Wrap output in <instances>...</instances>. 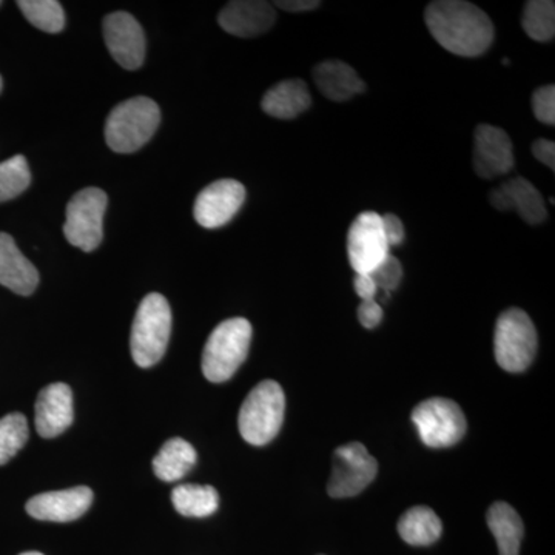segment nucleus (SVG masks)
<instances>
[{
	"label": "nucleus",
	"mask_w": 555,
	"mask_h": 555,
	"mask_svg": "<svg viewBox=\"0 0 555 555\" xmlns=\"http://www.w3.org/2000/svg\"><path fill=\"white\" fill-rule=\"evenodd\" d=\"M353 286H356L358 297L363 301H371L377 297L378 287L371 273H357Z\"/></svg>",
	"instance_id": "nucleus-34"
},
{
	"label": "nucleus",
	"mask_w": 555,
	"mask_h": 555,
	"mask_svg": "<svg viewBox=\"0 0 555 555\" xmlns=\"http://www.w3.org/2000/svg\"><path fill=\"white\" fill-rule=\"evenodd\" d=\"M358 320L364 328H375L383 320V309L375 299L363 301L358 308Z\"/></svg>",
	"instance_id": "nucleus-32"
},
{
	"label": "nucleus",
	"mask_w": 555,
	"mask_h": 555,
	"mask_svg": "<svg viewBox=\"0 0 555 555\" xmlns=\"http://www.w3.org/2000/svg\"><path fill=\"white\" fill-rule=\"evenodd\" d=\"M443 525L430 507L415 506L398 521V534L412 546H429L440 539Z\"/></svg>",
	"instance_id": "nucleus-22"
},
{
	"label": "nucleus",
	"mask_w": 555,
	"mask_h": 555,
	"mask_svg": "<svg viewBox=\"0 0 555 555\" xmlns=\"http://www.w3.org/2000/svg\"><path fill=\"white\" fill-rule=\"evenodd\" d=\"M378 474V463L366 447L349 443L338 448L334 454L327 492L332 499H349L361 494Z\"/></svg>",
	"instance_id": "nucleus-9"
},
{
	"label": "nucleus",
	"mask_w": 555,
	"mask_h": 555,
	"mask_svg": "<svg viewBox=\"0 0 555 555\" xmlns=\"http://www.w3.org/2000/svg\"><path fill=\"white\" fill-rule=\"evenodd\" d=\"M539 338L534 323L521 309H507L495 324L494 352L499 366L506 372H524L534 361Z\"/></svg>",
	"instance_id": "nucleus-6"
},
{
	"label": "nucleus",
	"mask_w": 555,
	"mask_h": 555,
	"mask_svg": "<svg viewBox=\"0 0 555 555\" xmlns=\"http://www.w3.org/2000/svg\"><path fill=\"white\" fill-rule=\"evenodd\" d=\"M30 430L27 418L20 412L0 420V466L7 465L27 444Z\"/></svg>",
	"instance_id": "nucleus-28"
},
{
	"label": "nucleus",
	"mask_w": 555,
	"mask_h": 555,
	"mask_svg": "<svg viewBox=\"0 0 555 555\" xmlns=\"http://www.w3.org/2000/svg\"><path fill=\"white\" fill-rule=\"evenodd\" d=\"M275 7L261 0H235L219 13L222 30L236 38H257L275 25Z\"/></svg>",
	"instance_id": "nucleus-15"
},
{
	"label": "nucleus",
	"mask_w": 555,
	"mask_h": 555,
	"mask_svg": "<svg viewBox=\"0 0 555 555\" xmlns=\"http://www.w3.org/2000/svg\"><path fill=\"white\" fill-rule=\"evenodd\" d=\"M496 210L507 211L516 208L520 218L528 224L537 225L546 221L545 201L532 182L525 178H514L500 185L489 196Z\"/></svg>",
	"instance_id": "nucleus-17"
},
{
	"label": "nucleus",
	"mask_w": 555,
	"mask_h": 555,
	"mask_svg": "<svg viewBox=\"0 0 555 555\" xmlns=\"http://www.w3.org/2000/svg\"><path fill=\"white\" fill-rule=\"evenodd\" d=\"M383 232L389 247L400 246L404 241V224L397 215L387 214L382 217Z\"/></svg>",
	"instance_id": "nucleus-31"
},
{
	"label": "nucleus",
	"mask_w": 555,
	"mask_h": 555,
	"mask_svg": "<svg viewBox=\"0 0 555 555\" xmlns=\"http://www.w3.org/2000/svg\"><path fill=\"white\" fill-rule=\"evenodd\" d=\"M246 201V188L235 179H219L207 185L195 201L196 222L204 229L229 224Z\"/></svg>",
	"instance_id": "nucleus-11"
},
{
	"label": "nucleus",
	"mask_w": 555,
	"mask_h": 555,
	"mask_svg": "<svg viewBox=\"0 0 555 555\" xmlns=\"http://www.w3.org/2000/svg\"><path fill=\"white\" fill-rule=\"evenodd\" d=\"M17 7L27 21L39 30L51 35L64 30L65 13L57 0H20Z\"/></svg>",
	"instance_id": "nucleus-26"
},
{
	"label": "nucleus",
	"mask_w": 555,
	"mask_h": 555,
	"mask_svg": "<svg viewBox=\"0 0 555 555\" xmlns=\"http://www.w3.org/2000/svg\"><path fill=\"white\" fill-rule=\"evenodd\" d=\"M313 79L323 96L334 102L352 100L366 90L356 69L343 61L321 62L313 68Z\"/></svg>",
	"instance_id": "nucleus-19"
},
{
	"label": "nucleus",
	"mask_w": 555,
	"mask_h": 555,
	"mask_svg": "<svg viewBox=\"0 0 555 555\" xmlns=\"http://www.w3.org/2000/svg\"><path fill=\"white\" fill-rule=\"evenodd\" d=\"M160 122V109L150 98H131L120 102L105 122V141L116 153L138 152L153 138Z\"/></svg>",
	"instance_id": "nucleus-2"
},
{
	"label": "nucleus",
	"mask_w": 555,
	"mask_h": 555,
	"mask_svg": "<svg viewBox=\"0 0 555 555\" xmlns=\"http://www.w3.org/2000/svg\"><path fill=\"white\" fill-rule=\"evenodd\" d=\"M171 334L169 301L159 294H150L139 305L131 327V357L139 367H152L166 353Z\"/></svg>",
	"instance_id": "nucleus-4"
},
{
	"label": "nucleus",
	"mask_w": 555,
	"mask_h": 555,
	"mask_svg": "<svg viewBox=\"0 0 555 555\" xmlns=\"http://www.w3.org/2000/svg\"><path fill=\"white\" fill-rule=\"evenodd\" d=\"M412 422L426 447L441 449L454 447L465 437L466 416L455 401L429 398L412 412Z\"/></svg>",
	"instance_id": "nucleus-8"
},
{
	"label": "nucleus",
	"mask_w": 555,
	"mask_h": 555,
	"mask_svg": "<svg viewBox=\"0 0 555 555\" xmlns=\"http://www.w3.org/2000/svg\"><path fill=\"white\" fill-rule=\"evenodd\" d=\"M21 555H43V554H40V553H24V554H21Z\"/></svg>",
	"instance_id": "nucleus-36"
},
{
	"label": "nucleus",
	"mask_w": 555,
	"mask_h": 555,
	"mask_svg": "<svg viewBox=\"0 0 555 555\" xmlns=\"http://www.w3.org/2000/svg\"><path fill=\"white\" fill-rule=\"evenodd\" d=\"M31 184L30 167L22 155L0 163V203L17 198Z\"/></svg>",
	"instance_id": "nucleus-27"
},
{
	"label": "nucleus",
	"mask_w": 555,
	"mask_h": 555,
	"mask_svg": "<svg viewBox=\"0 0 555 555\" xmlns=\"http://www.w3.org/2000/svg\"><path fill=\"white\" fill-rule=\"evenodd\" d=\"M91 502H93L91 489L87 486H78V488L33 496L28 500L27 513L36 520L67 524L82 517L90 509Z\"/></svg>",
	"instance_id": "nucleus-14"
},
{
	"label": "nucleus",
	"mask_w": 555,
	"mask_h": 555,
	"mask_svg": "<svg viewBox=\"0 0 555 555\" xmlns=\"http://www.w3.org/2000/svg\"><path fill=\"white\" fill-rule=\"evenodd\" d=\"M532 112L537 120L546 124V126H554L555 124V87L545 86L540 87L539 90L532 94Z\"/></svg>",
	"instance_id": "nucleus-30"
},
{
	"label": "nucleus",
	"mask_w": 555,
	"mask_h": 555,
	"mask_svg": "<svg viewBox=\"0 0 555 555\" xmlns=\"http://www.w3.org/2000/svg\"><path fill=\"white\" fill-rule=\"evenodd\" d=\"M489 529L495 537L496 547L500 555L520 554L521 540H524V521L518 516L517 511L505 502H496L489 507L488 517Z\"/></svg>",
	"instance_id": "nucleus-21"
},
{
	"label": "nucleus",
	"mask_w": 555,
	"mask_h": 555,
	"mask_svg": "<svg viewBox=\"0 0 555 555\" xmlns=\"http://www.w3.org/2000/svg\"><path fill=\"white\" fill-rule=\"evenodd\" d=\"M514 145L509 134L499 127L481 124L474 133V170L478 177H503L514 169Z\"/></svg>",
	"instance_id": "nucleus-13"
},
{
	"label": "nucleus",
	"mask_w": 555,
	"mask_h": 555,
	"mask_svg": "<svg viewBox=\"0 0 555 555\" xmlns=\"http://www.w3.org/2000/svg\"><path fill=\"white\" fill-rule=\"evenodd\" d=\"M251 334L254 331L246 318H230L215 327L204 347V377L211 383H224L232 378L246 361Z\"/></svg>",
	"instance_id": "nucleus-3"
},
{
	"label": "nucleus",
	"mask_w": 555,
	"mask_h": 555,
	"mask_svg": "<svg viewBox=\"0 0 555 555\" xmlns=\"http://www.w3.org/2000/svg\"><path fill=\"white\" fill-rule=\"evenodd\" d=\"M275 7L288 11V13H306V11L320 9L321 2L318 0H280V2H275Z\"/></svg>",
	"instance_id": "nucleus-35"
},
{
	"label": "nucleus",
	"mask_w": 555,
	"mask_h": 555,
	"mask_svg": "<svg viewBox=\"0 0 555 555\" xmlns=\"http://www.w3.org/2000/svg\"><path fill=\"white\" fill-rule=\"evenodd\" d=\"M2 87H3V82H2V78H0V91H2Z\"/></svg>",
	"instance_id": "nucleus-37"
},
{
	"label": "nucleus",
	"mask_w": 555,
	"mask_h": 555,
	"mask_svg": "<svg viewBox=\"0 0 555 555\" xmlns=\"http://www.w3.org/2000/svg\"><path fill=\"white\" fill-rule=\"evenodd\" d=\"M389 244L383 232L382 215H358L347 233V255L356 273H372L389 257Z\"/></svg>",
	"instance_id": "nucleus-10"
},
{
	"label": "nucleus",
	"mask_w": 555,
	"mask_h": 555,
	"mask_svg": "<svg viewBox=\"0 0 555 555\" xmlns=\"http://www.w3.org/2000/svg\"><path fill=\"white\" fill-rule=\"evenodd\" d=\"M286 411L283 387L266 379L250 390L238 416L240 434L247 443L264 447L280 433Z\"/></svg>",
	"instance_id": "nucleus-5"
},
{
	"label": "nucleus",
	"mask_w": 555,
	"mask_h": 555,
	"mask_svg": "<svg viewBox=\"0 0 555 555\" xmlns=\"http://www.w3.org/2000/svg\"><path fill=\"white\" fill-rule=\"evenodd\" d=\"M312 96L308 83L301 79H288L276 83L262 98L261 107L272 118L295 119L310 108Z\"/></svg>",
	"instance_id": "nucleus-20"
},
{
	"label": "nucleus",
	"mask_w": 555,
	"mask_h": 555,
	"mask_svg": "<svg viewBox=\"0 0 555 555\" xmlns=\"http://www.w3.org/2000/svg\"><path fill=\"white\" fill-rule=\"evenodd\" d=\"M0 284L22 297L31 295L39 284L38 270L9 233H0Z\"/></svg>",
	"instance_id": "nucleus-18"
},
{
	"label": "nucleus",
	"mask_w": 555,
	"mask_h": 555,
	"mask_svg": "<svg viewBox=\"0 0 555 555\" xmlns=\"http://www.w3.org/2000/svg\"><path fill=\"white\" fill-rule=\"evenodd\" d=\"M532 155L540 163L545 164L551 170H555V144L550 139H537L532 144Z\"/></svg>",
	"instance_id": "nucleus-33"
},
{
	"label": "nucleus",
	"mask_w": 555,
	"mask_h": 555,
	"mask_svg": "<svg viewBox=\"0 0 555 555\" xmlns=\"http://www.w3.org/2000/svg\"><path fill=\"white\" fill-rule=\"evenodd\" d=\"M425 21L434 39L456 56H481L494 42L495 28L488 14L465 0L429 3Z\"/></svg>",
	"instance_id": "nucleus-1"
},
{
	"label": "nucleus",
	"mask_w": 555,
	"mask_h": 555,
	"mask_svg": "<svg viewBox=\"0 0 555 555\" xmlns=\"http://www.w3.org/2000/svg\"><path fill=\"white\" fill-rule=\"evenodd\" d=\"M108 198L104 190L89 188L80 190L67 206L64 235L72 246L83 251H93L104 238V215Z\"/></svg>",
	"instance_id": "nucleus-7"
},
{
	"label": "nucleus",
	"mask_w": 555,
	"mask_h": 555,
	"mask_svg": "<svg viewBox=\"0 0 555 555\" xmlns=\"http://www.w3.org/2000/svg\"><path fill=\"white\" fill-rule=\"evenodd\" d=\"M0 7H2V2H0Z\"/></svg>",
	"instance_id": "nucleus-38"
},
{
	"label": "nucleus",
	"mask_w": 555,
	"mask_h": 555,
	"mask_svg": "<svg viewBox=\"0 0 555 555\" xmlns=\"http://www.w3.org/2000/svg\"><path fill=\"white\" fill-rule=\"evenodd\" d=\"M195 463V448L182 438H171L153 460V470L160 480L171 483L181 480Z\"/></svg>",
	"instance_id": "nucleus-23"
},
{
	"label": "nucleus",
	"mask_w": 555,
	"mask_h": 555,
	"mask_svg": "<svg viewBox=\"0 0 555 555\" xmlns=\"http://www.w3.org/2000/svg\"><path fill=\"white\" fill-rule=\"evenodd\" d=\"M73 411L72 387L65 383H54L43 387L36 401V430L40 437L54 438L72 426Z\"/></svg>",
	"instance_id": "nucleus-16"
},
{
	"label": "nucleus",
	"mask_w": 555,
	"mask_h": 555,
	"mask_svg": "<svg viewBox=\"0 0 555 555\" xmlns=\"http://www.w3.org/2000/svg\"><path fill=\"white\" fill-rule=\"evenodd\" d=\"M521 25L529 38L537 42H550L555 36V3L553 0L526 2Z\"/></svg>",
	"instance_id": "nucleus-25"
},
{
	"label": "nucleus",
	"mask_w": 555,
	"mask_h": 555,
	"mask_svg": "<svg viewBox=\"0 0 555 555\" xmlns=\"http://www.w3.org/2000/svg\"><path fill=\"white\" fill-rule=\"evenodd\" d=\"M104 38L109 54L126 69L142 67L145 60V35L130 13L116 11L104 20Z\"/></svg>",
	"instance_id": "nucleus-12"
},
{
	"label": "nucleus",
	"mask_w": 555,
	"mask_h": 555,
	"mask_svg": "<svg viewBox=\"0 0 555 555\" xmlns=\"http://www.w3.org/2000/svg\"><path fill=\"white\" fill-rule=\"evenodd\" d=\"M175 509L184 517H208L217 513L219 495L211 486L181 485L171 492Z\"/></svg>",
	"instance_id": "nucleus-24"
},
{
	"label": "nucleus",
	"mask_w": 555,
	"mask_h": 555,
	"mask_svg": "<svg viewBox=\"0 0 555 555\" xmlns=\"http://www.w3.org/2000/svg\"><path fill=\"white\" fill-rule=\"evenodd\" d=\"M372 278H374L375 284H377L378 288H383L386 292L396 291L398 284L401 283V278H403V266L398 261L393 255H389L378 266L374 272L371 273Z\"/></svg>",
	"instance_id": "nucleus-29"
}]
</instances>
